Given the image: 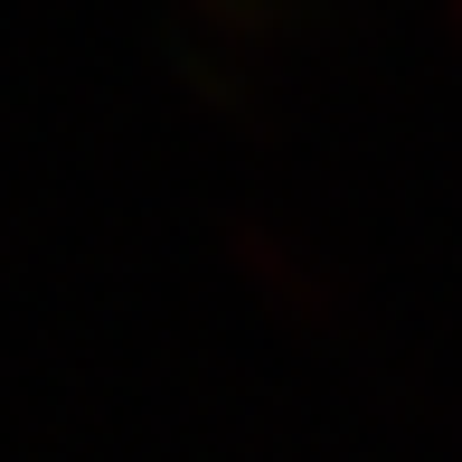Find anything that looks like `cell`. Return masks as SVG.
<instances>
[{"instance_id": "1", "label": "cell", "mask_w": 462, "mask_h": 462, "mask_svg": "<svg viewBox=\"0 0 462 462\" xmlns=\"http://www.w3.org/2000/svg\"><path fill=\"white\" fill-rule=\"evenodd\" d=\"M453 10H462V0H453Z\"/></svg>"}]
</instances>
